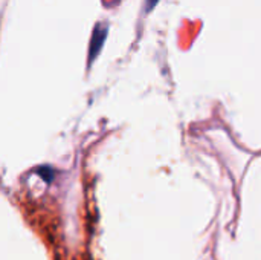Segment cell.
Wrapping results in <instances>:
<instances>
[{
    "label": "cell",
    "mask_w": 261,
    "mask_h": 260,
    "mask_svg": "<svg viewBox=\"0 0 261 260\" xmlns=\"http://www.w3.org/2000/svg\"><path fill=\"white\" fill-rule=\"evenodd\" d=\"M106 35H107V25L106 23H98L93 29V34H92V41H90V52H89V57H90V61L96 57V54L101 51L102 48V43L106 40Z\"/></svg>",
    "instance_id": "6da1fadb"
},
{
    "label": "cell",
    "mask_w": 261,
    "mask_h": 260,
    "mask_svg": "<svg viewBox=\"0 0 261 260\" xmlns=\"http://www.w3.org/2000/svg\"><path fill=\"white\" fill-rule=\"evenodd\" d=\"M159 0H145V11H151L156 5H158Z\"/></svg>",
    "instance_id": "7a4b0ae2"
}]
</instances>
